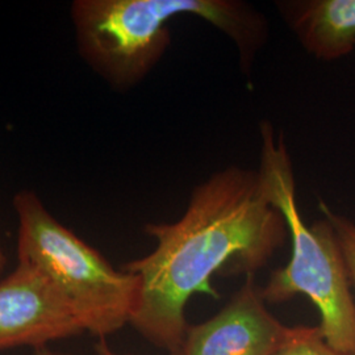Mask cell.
Wrapping results in <instances>:
<instances>
[{"instance_id":"2","label":"cell","mask_w":355,"mask_h":355,"mask_svg":"<svg viewBox=\"0 0 355 355\" xmlns=\"http://www.w3.org/2000/svg\"><path fill=\"white\" fill-rule=\"evenodd\" d=\"M195 16L211 24L237 49L249 76L270 36L268 20L242 0H76L71 6L83 60L114 89L142 82L171 45L168 23Z\"/></svg>"},{"instance_id":"7","label":"cell","mask_w":355,"mask_h":355,"mask_svg":"<svg viewBox=\"0 0 355 355\" xmlns=\"http://www.w3.org/2000/svg\"><path fill=\"white\" fill-rule=\"evenodd\" d=\"M280 17L304 51L331 62L355 49V0H279Z\"/></svg>"},{"instance_id":"11","label":"cell","mask_w":355,"mask_h":355,"mask_svg":"<svg viewBox=\"0 0 355 355\" xmlns=\"http://www.w3.org/2000/svg\"><path fill=\"white\" fill-rule=\"evenodd\" d=\"M33 355H67L62 354V353H58V352H53L51 349H48L46 346L45 347H40L35 350V354Z\"/></svg>"},{"instance_id":"4","label":"cell","mask_w":355,"mask_h":355,"mask_svg":"<svg viewBox=\"0 0 355 355\" xmlns=\"http://www.w3.org/2000/svg\"><path fill=\"white\" fill-rule=\"evenodd\" d=\"M19 262L35 267L73 308L85 331L105 340L129 324L140 282L58 223L32 191L13 199Z\"/></svg>"},{"instance_id":"8","label":"cell","mask_w":355,"mask_h":355,"mask_svg":"<svg viewBox=\"0 0 355 355\" xmlns=\"http://www.w3.org/2000/svg\"><path fill=\"white\" fill-rule=\"evenodd\" d=\"M272 355H347L333 349L318 327H296L288 331Z\"/></svg>"},{"instance_id":"1","label":"cell","mask_w":355,"mask_h":355,"mask_svg":"<svg viewBox=\"0 0 355 355\" xmlns=\"http://www.w3.org/2000/svg\"><path fill=\"white\" fill-rule=\"evenodd\" d=\"M145 232L155 240L154 250L123 267L140 282L129 324L171 355L179 353L189 328L191 297L216 295L211 279L223 271L253 277L288 236L258 170L239 166L198 184L178 221L148 224Z\"/></svg>"},{"instance_id":"3","label":"cell","mask_w":355,"mask_h":355,"mask_svg":"<svg viewBox=\"0 0 355 355\" xmlns=\"http://www.w3.org/2000/svg\"><path fill=\"white\" fill-rule=\"evenodd\" d=\"M258 174L267 199L284 217L291 240L286 266L271 272L261 296L268 304L304 295L320 312V331L340 353L355 355V302L337 234L327 217L306 225L296 198L291 155L283 133L262 120Z\"/></svg>"},{"instance_id":"9","label":"cell","mask_w":355,"mask_h":355,"mask_svg":"<svg viewBox=\"0 0 355 355\" xmlns=\"http://www.w3.org/2000/svg\"><path fill=\"white\" fill-rule=\"evenodd\" d=\"M320 211L322 212L324 217L329 220L337 234L347 268L349 279L355 288V223L345 216L336 214L334 211L330 209L329 205H327L324 202L320 203Z\"/></svg>"},{"instance_id":"6","label":"cell","mask_w":355,"mask_h":355,"mask_svg":"<svg viewBox=\"0 0 355 355\" xmlns=\"http://www.w3.org/2000/svg\"><path fill=\"white\" fill-rule=\"evenodd\" d=\"M288 327L267 309L253 277L214 318L187 328L177 355H272Z\"/></svg>"},{"instance_id":"10","label":"cell","mask_w":355,"mask_h":355,"mask_svg":"<svg viewBox=\"0 0 355 355\" xmlns=\"http://www.w3.org/2000/svg\"><path fill=\"white\" fill-rule=\"evenodd\" d=\"M95 352H96V355H130L116 353L108 346V343H105V340H101L99 341V343L95 346Z\"/></svg>"},{"instance_id":"5","label":"cell","mask_w":355,"mask_h":355,"mask_svg":"<svg viewBox=\"0 0 355 355\" xmlns=\"http://www.w3.org/2000/svg\"><path fill=\"white\" fill-rule=\"evenodd\" d=\"M83 331L73 308L35 267L19 262L0 282V352L40 349Z\"/></svg>"},{"instance_id":"12","label":"cell","mask_w":355,"mask_h":355,"mask_svg":"<svg viewBox=\"0 0 355 355\" xmlns=\"http://www.w3.org/2000/svg\"><path fill=\"white\" fill-rule=\"evenodd\" d=\"M6 265H7V257H6V253H4L3 246H1V242H0V274L3 272Z\"/></svg>"}]
</instances>
